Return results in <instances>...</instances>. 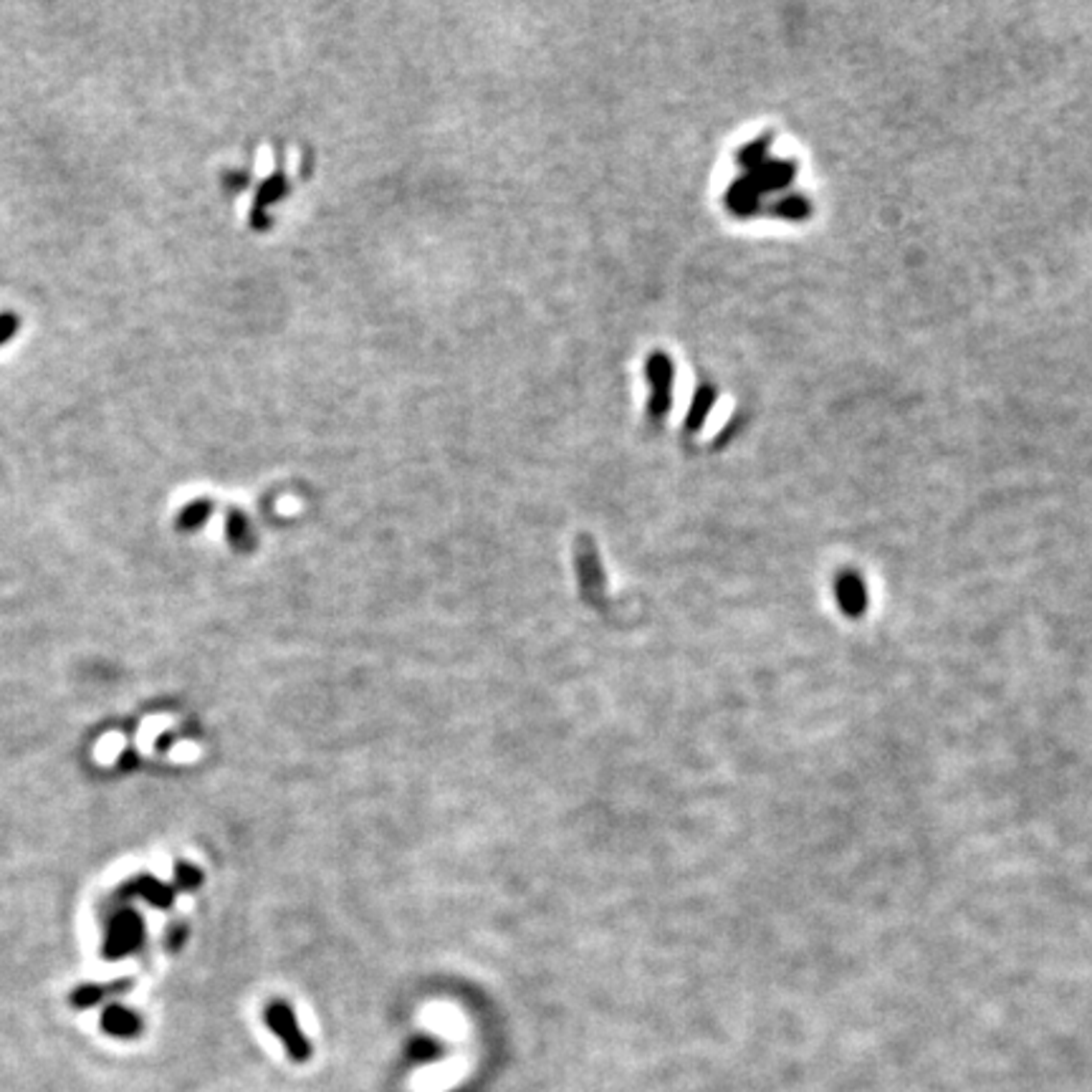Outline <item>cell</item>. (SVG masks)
Returning a JSON list of instances; mask_svg holds the SVG:
<instances>
[{"label": "cell", "instance_id": "3957f363", "mask_svg": "<svg viewBox=\"0 0 1092 1092\" xmlns=\"http://www.w3.org/2000/svg\"><path fill=\"white\" fill-rule=\"evenodd\" d=\"M99 1024H102V1030H105L109 1037H119V1039H131L142 1032V1019H139L131 1009H127V1007H117V1004H111V1007H107V1009L102 1011Z\"/></svg>", "mask_w": 1092, "mask_h": 1092}, {"label": "cell", "instance_id": "5b68a950", "mask_svg": "<svg viewBox=\"0 0 1092 1092\" xmlns=\"http://www.w3.org/2000/svg\"><path fill=\"white\" fill-rule=\"evenodd\" d=\"M580 580H582V589H584V597L592 602H602V592H605V587H602V572L600 567H597V559L595 554H592V549H582L580 554Z\"/></svg>", "mask_w": 1092, "mask_h": 1092}, {"label": "cell", "instance_id": "9c48e42d", "mask_svg": "<svg viewBox=\"0 0 1092 1092\" xmlns=\"http://www.w3.org/2000/svg\"><path fill=\"white\" fill-rule=\"evenodd\" d=\"M182 943H185V926H175L173 936H170V948H173V951H178Z\"/></svg>", "mask_w": 1092, "mask_h": 1092}, {"label": "cell", "instance_id": "ba28073f", "mask_svg": "<svg viewBox=\"0 0 1092 1092\" xmlns=\"http://www.w3.org/2000/svg\"><path fill=\"white\" fill-rule=\"evenodd\" d=\"M175 883H178V888H182V890H195V888H201L202 885V872L198 870V867H193V865L178 863L175 865Z\"/></svg>", "mask_w": 1092, "mask_h": 1092}, {"label": "cell", "instance_id": "8992f818", "mask_svg": "<svg viewBox=\"0 0 1092 1092\" xmlns=\"http://www.w3.org/2000/svg\"><path fill=\"white\" fill-rule=\"evenodd\" d=\"M837 600H840V605H843V609L847 615H860L865 607L863 584H860L855 577H844V580L837 584Z\"/></svg>", "mask_w": 1092, "mask_h": 1092}, {"label": "cell", "instance_id": "6da1fadb", "mask_svg": "<svg viewBox=\"0 0 1092 1092\" xmlns=\"http://www.w3.org/2000/svg\"><path fill=\"white\" fill-rule=\"evenodd\" d=\"M145 940V920L137 911H119L109 923V934L105 940V959L114 961L122 956L137 951Z\"/></svg>", "mask_w": 1092, "mask_h": 1092}, {"label": "cell", "instance_id": "277c9868", "mask_svg": "<svg viewBox=\"0 0 1092 1092\" xmlns=\"http://www.w3.org/2000/svg\"><path fill=\"white\" fill-rule=\"evenodd\" d=\"M122 895H125V898H130V895H139V898H145L147 903H153V906L157 908H170L175 900L173 888H170V885H162L159 880L150 878V875L134 878L130 885H125Z\"/></svg>", "mask_w": 1092, "mask_h": 1092}, {"label": "cell", "instance_id": "52a82bcc", "mask_svg": "<svg viewBox=\"0 0 1092 1092\" xmlns=\"http://www.w3.org/2000/svg\"><path fill=\"white\" fill-rule=\"evenodd\" d=\"M122 986H130L127 982L122 984H111V986H99V984H86V986H79L74 994H71V1004L77 1007V1009H86V1007H94L97 1002H102L107 994H111V988H122Z\"/></svg>", "mask_w": 1092, "mask_h": 1092}, {"label": "cell", "instance_id": "7a4b0ae2", "mask_svg": "<svg viewBox=\"0 0 1092 1092\" xmlns=\"http://www.w3.org/2000/svg\"><path fill=\"white\" fill-rule=\"evenodd\" d=\"M266 1022H269L271 1032L284 1042L291 1059L306 1062V1059L312 1057V1044H309V1039L304 1037V1032L298 1030L297 1016H294L289 1004L284 1002L269 1004V1009H266Z\"/></svg>", "mask_w": 1092, "mask_h": 1092}]
</instances>
